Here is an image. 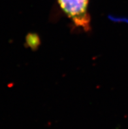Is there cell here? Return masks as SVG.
Segmentation results:
<instances>
[{
    "instance_id": "obj_1",
    "label": "cell",
    "mask_w": 128,
    "mask_h": 129,
    "mask_svg": "<svg viewBox=\"0 0 128 129\" xmlns=\"http://www.w3.org/2000/svg\"><path fill=\"white\" fill-rule=\"evenodd\" d=\"M89 0H58L60 7L76 26L86 31L90 29V16L88 11Z\"/></svg>"
}]
</instances>
